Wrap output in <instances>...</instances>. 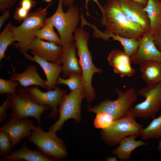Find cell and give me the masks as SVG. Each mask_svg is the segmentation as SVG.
<instances>
[{
	"label": "cell",
	"instance_id": "cell-44",
	"mask_svg": "<svg viewBox=\"0 0 161 161\" xmlns=\"http://www.w3.org/2000/svg\"></svg>",
	"mask_w": 161,
	"mask_h": 161
},
{
	"label": "cell",
	"instance_id": "cell-42",
	"mask_svg": "<svg viewBox=\"0 0 161 161\" xmlns=\"http://www.w3.org/2000/svg\"><path fill=\"white\" fill-rule=\"evenodd\" d=\"M157 150L161 152V140H159V144L157 148Z\"/></svg>",
	"mask_w": 161,
	"mask_h": 161
},
{
	"label": "cell",
	"instance_id": "cell-34",
	"mask_svg": "<svg viewBox=\"0 0 161 161\" xmlns=\"http://www.w3.org/2000/svg\"><path fill=\"white\" fill-rule=\"evenodd\" d=\"M17 0H0V11L3 12L13 7Z\"/></svg>",
	"mask_w": 161,
	"mask_h": 161
},
{
	"label": "cell",
	"instance_id": "cell-6",
	"mask_svg": "<svg viewBox=\"0 0 161 161\" xmlns=\"http://www.w3.org/2000/svg\"><path fill=\"white\" fill-rule=\"evenodd\" d=\"M27 140L37 146L51 161L63 159L68 155L64 141L58 137L55 132L44 131L39 125L31 131Z\"/></svg>",
	"mask_w": 161,
	"mask_h": 161
},
{
	"label": "cell",
	"instance_id": "cell-36",
	"mask_svg": "<svg viewBox=\"0 0 161 161\" xmlns=\"http://www.w3.org/2000/svg\"><path fill=\"white\" fill-rule=\"evenodd\" d=\"M10 11L8 10L4 11L0 17V29L2 27L6 21L10 16Z\"/></svg>",
	"mask_w": 161,
	"mask_h": 161
},
{
	"label": "cell",
	"instance_id": "cell-8",
	"mask_svg": "<svg viewBox=\"0 0 161 161\" xmlns=\"http://www.w3.org/2000/svg\"><path fill=\"white\" fill-rule=\"evenodd\" d=\"M114 89L118 95L117 99L103 100L98 105L92 107L88 105V111L95 114L100 112L108 113L113 116L115 120L125 116L132 104L137 100V91L134 87L124 92L117 88Z\"/></svg>",
	"mask_w": 161,
	"mask_h": 161
},
{
	"label": "cell",
	"instance_id": "cell-38",
	"mask_svg": "<svg viewBox=\"0 0 161 161\" xmlns=\"http://www.w3.org/2000/svg\"><path fill=\"white\" fill-rule=\"evenodd\" d=\"M89 0H92L96 3L100 9L103 16L104 14V9L103 7L100 4L98 0H85V8L86 10V15L87 16H90V15L88 12V1Z\"/></svg>",
	"mask_w": 161,
	"mask_h": 161
},
{
	"label": "cell",
	"instance_id": "cell-41",
	"mask_svg": "<svg viewBox=\"0 0 161 161\" xmlns=\"http://www.w3.org/2000/svg\"><path fill=\"white\" fill-rule=\"evenodd\" d=\"M106 161H117V157L116 156H113L111 157H106L105 159Z\"/></svg>",
	"mask_w": 161,
	"mask_h": 161
},
{
	"label": "cell",
	"instance_id": "cell-16",
	"mask_svg": "<svg viewBox=\"0 0 161 161\" xmlns=\"http://www.w3.org/2000/svg\"><path fill=\"white\" fill-rule=\"evenodd\" d=\"M121 9L131 22L141 27L146 32H149L150 22L144 8L131 0H118Z\"/></svg>",
	"mask_w": 161,
	"mask_h": 161
},
{
	"label": "cell",
	"instance_id": "cell-9",
	"mask_svg": "<svg viewBox=\"0 0 161 161\" xmlns=\"http://www.w3.org/2000/svg\"><path fill=\"white\" fill-rule=\"evenodd\" d=\"M84 88L71 91L66 94L59 104V118L48 129L56 133L60 130L64 122L70 118L73 119L77 123L81 120V105L82 100L85 98Z\"/></svg>",
	"mask_w": 161,
	"mask_h": 161
},
{
	"label": "cell",
	"instance_id": "cell-30",
	"mask_svg": "<svg viewBox=\"0 0 161 161\" xmlns=\"http://www.w3.org/2000/svg\"><path fill=\"white\" fill-rule=\"evenodd\" d=\"M13 148L12 142L8 134L0 130V154L2 157L8 155Z\"/></svg>",
	"mask_w": 161,
	"mask_h": 161
},
{
	"label": "cell",
	"instance_id": "cell-31",
	"mask_svg": "<svg viewBox=\"0 0 161 161\" xmlns=\"http://www.w3.org/2000/svg\"><path fill=\"white\" fill-rule=\"evenodd\" d=\"M20 85L18 82L11 80L0 78V93L7 94H15L16 89Z\"/></svg>",
	"mask_w": 161,
	"mask_h": 161
},
{
	"label": "cell",
	"instance_id": "cell-21",
	"mask_svg": "<svg viewBox=\"0 0 161 161\" xmlns=\"http://www.w3.org/2000/svg\"><path fill=\"white\" fill-rule=\"evenodd\" d=\"M141 77L147 86L155 85L161 81V63L156 61H145L140 63Z\"/></svg>",
	"mask_w": 161,
	"mask_h": 161
},
{
	"label": "cell",
	"instance_id": "cell-39",
	"mask_svg": "<svg viewBox=\"0 0 161 161\" xmlns=\"http://www.w3.org/2000/svg\"><path fill=\"white\" fill-rule=\"evenodd\" d=\"M74 0H63V5L64 6L69 7L74 5Z\"/></svg>",
	"mask_w": 161,
	"mask_h": 161
},
{
	"label": "cell",
	"instance_id": "cell-11",
	"mask_svg": "<svg viewBox=\"0 0 161 161\" xmlns=\"http://www.w3.org/2000/svg\"><path fill=\"white\" fill-rule=\"evenodd\" d=\"M33 98L39 104L48 106L51 109L47 117L53 120L56 119L59 114L58 106L64 96L67 94L65 90L58 86L53 90L43 92L36 86L25 87Z\"/></svg>",
	"mask_w": 161,
	"mask_h": 161
},
{
	"label": "cell",
	"instance_id": "cell-18",
	"mask_svg": "<svg viewBox=\"0 0 161 161\" xmlns=\"http://www.w3.org/2000/svg\"><path fill=\"white\" fill-rule=\"evenodd\" d=\"M25 58L38 63L44 71L46 78L47 90L54 89L59 75L62 71L61 66L56 63L49 62L35 55L32 57L27 53L22 52Z\"/></svg>",
	"mask_w": 161,
	"mask_h": 161
},
{
	"label": "cell",
	"instance_id": "cell-22",
	"mask_svg": "<svg viewBox=\"0 0 161 161\" xmlns=\"http://www.w3.org/2000/svg\"><path fill=\"white\" fill-rule=\"evenodd\" d=\"M138 136L132 135L122 139L120 142L119 145L112 151V154L123 160H129L132 152L134 149L140 146L149 144L141 140H135V138Z\"/></svg>",
	"mask_w": 161,
	"mask_h": 161
},
{
	"label": "cell",
	"instance_id": "cell-32",
	"mask_svg": "<svg viewBox=\"0 0 161 161\" xmlns=\"http://www.w3.org/2000/svg\"><path fill=\"white\" fill-rule=\"evenodd\" d=\"M30 12V11L19 6L15 8L13 16L15 20L21 22L27 18Z\"/></svg>",
	"mask_w": 161,
	"mask_h": 161
},
{
	"label": "cell",
	"instance_id": "cell-3",
	"mask_svg": "<svg viewBox=\"0 0 161 161\" xmlns=\"http://www.w3.org/2000/svg\"><path fill=\"white\" fill-rule=\"evenodd\" d=\"M52 2L44 8L40 7L32 12L20 25L12 27L14 41L12 45L22 52H28L31 44L36 37L35 32L41 28L45 24L44 20L47 14L48 8Z\"/></svg>",
	"mask_w": 161,
	"mask_h": 161
},
{
	"label": "cell",
	"instance_id": "cell-12",
	"mask_svg": "<svg viewBox=\"0 0 161 161\" xmlns=\"http://www.w3.org/2000/svg\"><path fill=\"white\" fill-rule=\"evenodd\" d=\"M154 36L148 32L139 39V44L135 52L130 57L132 64H139L142 62L156 61L161 63V52L156 46Z\"/></svg>",
	"mask_w": 161,
	"mask_h": 161
},
{
	"label": "cell",
	"instance_id": "cell-24",
	"mask_svg": "<svg viewBox=\"0 0 161 161\" xmlns=\"http://www.w3.org/2000/svg\"><path fill=\"white\" fill-rule=\"evenodd\" d=\"M104 32L109 38H112L114 40L119 42L123 47L124 52L130 57L135 52L138 48L140 43L139 40L121 37L106 30Z\"/></svg>",
	"mask_w": 161,
	"mask_h": 161
},
{
	"label": "cell",
	"instance_id": "cell-40",
	"mask_svg": "<svg viewBox=\"0 0 161 161\" xmlns=\"http://www.w3.org/2000/svg\"><path fill=\"white\" fill-rule=\"evenodd\" d=\"M134 1L138 4H140L143 6L144 7H145V6L148 3V0H131Z\"/></svg>",
	"mask_w": 161,
	"mask_h": 161
},
{
	"label": "cell",
	"instance_id": "cell-29",
	"mask_svg": "<svg viewBox=\"0 0 161 161\" xmlns=\"http://www.w3.org/2000/svg\"><path fill=\"white\" fill-rule=\"evenodd\" d=\"M94 122L95 127L102 129L110 126L115 120L111 114L103 112L97 113Z\"/></svg>",
	"mask_w": 161,
	"mask_h": 161
},
{
	"label": "cell",
	"instance_id": "cell-23",
	"mask_svg": "<svg viewBox=\"0 0 161 161\" xmlns=\"http://www.w3.org/2000/svg\"><path fill=\"white\" fill-rule=\"evenodd\" d=\"M143 10L146 13L149 20L148 32L154 36L161 29V0H148Z\"/></svg>",
	"mask_w": 161,
	"mask_h": 161
},
{
	"label": "cell",
	"instance_id": "cell-1",
	"mask_svg": "<svg viewBox=\"0 0 161 161\" xmlns=\"http://www.w3.org/2000/svg\"><path fill=\"white\" fill-rule=\"evenodd\" d=\"M100 23L106 30L121 37L139 40L145 34L140 26L130 21L122 11L118 0H109L103 7Z\"/></svg>",
	"mask_w": 161,
	"mask_h": 161
},
{
	"label": "cell",
	"instance_id": "cell-26",
	"mask_svg": "<svg viewBox=\"0 0 161 161\" xmlns=\"http://www.w3.org/2000/svg\"><path fill=\"white\" fill-rule=\"evenodd\" d=\"M143 140L158 139L161 137V114L154 118L148 125L143 128L140 134Z\"/></svg>",
	"mask_w": 161,
	"mask_h": 161
},
{
	"label": "cell",
	"instance_id": "cell-43",
	"mask_svg": "<svg viewBox=\"0 0 161 161\" xmlns=\"http://www.w3.org/2000/svg\"><path fill=\"white\" fill-rule=\"evenodd\" d=\"M42 0L46 1L47 2H50L52 0Z\"/></svg>",
	"mask_w": 161,
	"mask_h": 161
},
{
	"label": "cell",
	"instance_id": "cell-14",
	"mask_svg": "<svg viewBox=\"0 0 161 161\" xmlns=\"http://www.w3.org/2000/svg\"><path fill=\"white\" fill-rule=\"evenodd\" d=\"M30 50L33 55L49 62L57 64L63 52L62 46L44 41L36 37L32 42Z\"/></svg>",
	"mask_w": 161,
	"mask_h": 161
},
{
	"label": "cell",
	"instance_id": "cell-25",
	"mask_svg": "<svg viewBox=\"0 0 161 161\" xmlns=\"http://www.w3.org/2000/svg\"><path fill=\"white\" fill-rule=\"evenodd\" d=\"M53 25L49 23H45L43 26L36 30L35 33L36 37L42 40L52 42L62 46L59 35L55 31Z\"/></svg>",
	"mask_w": 161,
	"mask_h": 161
},
{
	"label": "cell",
	"instance_id": "cell-5",
	"mask_svg": "<svg viewBox=\"0 0 161 161\" xmlns=\"http://www.w3.org/2000/svg\"><path fill=\"white\" fill-rule=\"evenodd\" d=\"M63 1L58 0L55 12L44 20V23H51L57 30L62 46L74 41L73 33L77 28L80 18V10L77 5L69 7L66 12H64L63 9Z\"/></svg>",
	"mask_w": 161,
	"mask_h": 161
},
{
	"label": "cell",
	"instance_id": "cell-7",
	"mask_svg": "<svg viewBox=\"0 0 161 161\" xmlns=\"http://www.w3.org/2000/svg\"><path fill=\"white\" fill-rule=\"evenodd\" d=\"M135 117L129 109L125 116L115 120L110 126L102 130L101 135L103 140L108 145L113 146L125 137L140 135L143 128L136 121Z\"/></svg>",
	"mask_w": 161,
	"mask_h": 161
},
{
	"label": "cell",
	"instance_id": "cell-10",
	"mask_svg": "<svg viewBox=\"0 0 161 161\" xmlns=\"http://www.w3.org/2000/svg\"><path fill=\"white\" fill-rule=\"evenodd\" d=\"M137 93L145 99L130 109L133 114L138 118L147 119L154 118L161 108V81L157 84L143 87Z\"/></svg>",
	"mask_w": 161,
	"mask_h": 161
},
{
	"label": "cell",
	"instance_id": "cell-13",
	"mask_svg": "<svg viewBox=\"0 0 161 161\" xmlns=\"http://www.w3.org/2000/svg\"><path fill=\"white\" fill-rule=\"evenodd\" d=\"M36 128L32 120L20 119L14 117L10 118L0 127V130L7 133L12 142L13 148L24 137L30 135V131Z\"/></svg>",
	"mask_w": 161,
	"mask_h": 161
},
{
	"label": "cell",
	"instance_id": "cell-20",
	"mask_svg": "<svg viewBox=\"0 0 161 161\" xmlns=\"http://www.w3.org/2000/svg\"><path fill=\"white\" fill-rule=\"evenodd\" d=\"M51 161L39 150H32L26 145V141L20 149L12 151L10 154L3 157L0 161Z\"/></svg>",
	"mask_w": 161,
	"mask_h": 161
},
{
	"label": "cell",
	"instance_id": "cell-28",
	"mask_svg": "<svg viewBox=\"0 0 161 161\" xmlns=\"http://www.w3.org/2000/svg\"><path fill=\"white\" fill-rule=\"evenodd\" d=\"M57 84H64L67 86L71 91L84 88V83L82 74H74L68 78H62L60 76L57 82Z\"/></svg>",
	"mask_w": 161,
	"mask_h": 161
},
{
	"label": "cell",
	"instance_id": "cell-19",
	"mask_svg": "<svg viewBox=\"0 0 161 161\" xmlns=\"http://www.w3.org/2000/svg\"><path fill=\"white\" fill-rule=\"evenodd\" d=\"M9 79L17 81L21 86L25 87L35 85L47 88L46 80L42 79L39 75L37 67L35 65L29 66L23 72L13 73L9 77Z\"/></svg>",
	"mask_w": 161,
	"mask_h": 161
},
{
	"label": "cell",
	"instance_id": "cell-4",
	"mask_svg": "<svg viewBox=\"0 0 161 161\" xmlns=\"http://www.w3.org/2000/svg\"><path fill=\"white\" fill-rule=\"evenodd\" d=\"M9 108L12 110L10 117L20 119L31 117L35 118L41 124V115L46 109L50 108L41 105L32 97L25 87L19 86L15 94H7Z\"/></svg>",
	"mask_w": 161,
	"mask_h": 161
},
{
	"label": "cell",
	"instance_id": "cell-2",
	"mask_svg": "<svg viewBox=\"0 0 161 161\" xmlns=\"http://www.w3.org/2000/svg\"><path fill=\"white\" fill-rule=\"evenodd\" d=\"M73 37L82 71L85 98L89 103H90L96 97L94 88L92 84L93 75L96 73H101L103 70L96 67L93 63L91 53L89 50L88 44L90 37L89 33L81 26L80 28L77 27L75 29Z\"/></svg>",
	"mask_w": 161,
	"mask_h": 161
},
{
	"label": "cell",
	"instance_id": "cell-33",
	"mask_svg": "<svg viewBox=\"0 0 161 161\" xmlns=\"http://www.w3.org/2000/svg\"><path fill=\"white\" fill-rule=\"evenodd\" d=\"M9 107V99L7 97L0 107V122L4 121L8 117L7 112Z\"/></svg>",
	"mask_w": 161,
	"mask_h": 161
},
{
	"label": "cell",
	"instance_id": "cell-27",
	"mask_svg": "<svg viewBox=\"0 0 161 161\" xmlns=\"http://www.w3.org/2000/svg\"><path fill=\"white\" fill-rule=\"evenodd\" d=\"M13 25L8 23L0 33V61L5 57V53L8 47L14 42L12 31Z\"/></svg>",
	"mask_w": 161,
	"mask_h": 161
},
{
	"label": "cell",
	"instance_id": "cell-35",
	"mask_svg": "<svg viewBox=\"0 0 161 161\" xmlns=\"http://www.w3.org/2000/svg\"><path fill=\"white\" fill-rule=\"evenodd\" d=\"M36 4L34 0H19L18 6L30 11Z\"/></svg>",
	"mask_w": 161,
	"mask_h": 161
},
{
	"label": "cell",
	"instance_id": "cell-17",
	"mask_svg": "<svg viewBox=\"0 0 161 161\" xmlns=\"http://www.w3.org/2000/svg\"><path fill=\"white\" fill-rule=\"evenodd\" d=\"M107 59L113 67L114 72L119 74L121 78L131 77L135 74L136 70L131 66L130 57L124 51L114 49L109 54Z\"/></svg>",
	"mask_w": 161,
	"mask_h": 161
},
{
	"label": "cell",
	"instance_id": "cell-15",
	"mask_svg": "<svg viewBox=\"0 0 161 161\" xmlns=\"http://www.w3.org/2000/svg\"><path fill=\"white\" fill-rule=\"evenodd\" d=\"M62 46V54L57 64H62L63 78H68L74 74H82L81 67L76 56L77 51L75 43L73 41Z\"/></svg>",
	"mask_w": 161,
	"mask_h": 161
},
{
	"label": "cell",
	"instance_id": "cell-37",
	"mask_svg": "<svg viewBox=\"0 0 161 161\" xmlns=\"http://www.w3.org/2000/svg\"><path fill=\"white\" fill-rule=\"evenodd\" d=\"M155 44L158 49L161 52V29L159 32L154 36Z\"/></svg>",
	"mask_w": 161,
	"mask_h": 161
}]
</instances>
